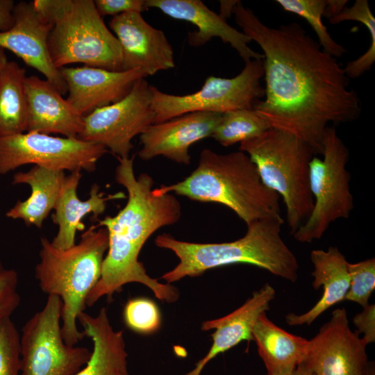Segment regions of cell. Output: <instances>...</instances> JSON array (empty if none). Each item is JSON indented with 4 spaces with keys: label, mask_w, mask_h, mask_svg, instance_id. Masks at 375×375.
Listing matches in <instances>:
<instances>
[{
    "label": "cell",
    "mask_w": 375,
    "mask_h": 375,
    "mask_svg": "<svg viewBox=\"0 0 375 375\" xmlns=\"http://www.w3.org/2000/svg\"><path fill=\"white\" fill-rule=\"evenodd\" d=\"M61 317L60 298L49 295L44 307L24 325L20 375H75L87 364L91 351L65 342Z\"/></svg>",
    "instance_id": "obj_10"
},
{
    "label": "cell",
    "mask_w": 375,
    "mask_h": 375,
    "mask_svg": "<svg viewBox=\"0 0 375 375\" xmlns=\"http://www.w3.org/2000/svg\"><path fill=\"white\" fill-rule=\"evenodd\" d=\"M349 288L344 300L357 303L362 308L375 290V259H366L356 263H348Z\"/></svg>",
    "instance_id": "obj_31"
},
{
    "label": "cell",
    "mask_w": 375,
    "mask_h": 375,
    "mask_svg": "<svg viewBox=\"0 0 375 375\" xmlns=\"http://www.w3.org/2000/svg\"><path fill=\"white\" fill-rule=\"evenodd\" d=\"M20 336L10 317L0 319V375H19Z\"/></svg>",
    "instance_id": "obj_32"
},
{
    "label": "cell",
    "mask_w": 375,
    "mask_h": 375,
    "mask_svg": "<svg viewBox=\"0 0 375 375\" xmlns=\"http://www.w3.org/2000/svg\"><path fill=\"white\" fill-rule=\"evenodd\" d=\"M289 375H314V374L303 363H301Z\"/></svg>",
    "instance_id": "obj_40"
},
{
    "label": "cell",
    "mask_w": 375,
    "mask_h": 375,
    "mask_svg": "<svg viewBox=\"0 0 375 375\" xmlns=\"http://www.w3.org/2000/svg\"><path fill=\"white\" fill-rule=\"evenodd\" d=\"M108 248L107 230L96 225H91L78 243L66 249L54 247L45 237L40 238L35 276L43 292L62 301L61 329L67 344L76 345L85 336L78 328V317L101 278Z\"/></svg>",
    "instance_id": "obj_5"
},
{
    "label": "cell",
    "mask_w": 375,
    "mask_h": 375,
    "mask_svg": "<svg viewBox=\"0 0 375 375\" xmlns=\"http://www.w3.org/2000/svg\"><path fill=\"white\" fill-rule=\"evenodd\" d=\"M78 322L93 349L87 364L75 375H131L123 331L114 329L106 309L101 308L94 316L84 311Z\"/></svg>",
    "instance_id": "obj_22"
},
{
    "label": "cell",
    "mask_w": 375,
    "mask_h": 375,
    "mask_svg": "<svg viewBox=\"0 0 375 375\" xmlns=\"http://www.w3.org/2000/svg\"><path fill=\"white\" fill-rule=\"evenodd\" d=\"M69 0H35L33 8L40 17L53 26L56 20L66 8Z\"/></svg>",
    "instance_id": "obj_36"
},
{
    "label": "cell",
    "mask_w": 375,
    "mask_h": 375,
    "mask_svg": "<svg viewBox=\"0 0 375 375\" xmlns=\"http://www.w3.org/2000/svg\"><path fill=\"white\" fill-rule=\"evenodd\" d=\"M13 16V26L0 32V47L12 51L28 66L42 74L62 95L65 94V81L49 51L48 40L53 26L40 17L32 1L15 3Z\"/></svg>",
    "instance_id": "obj_16"
},
{
    "label": "cell",
    "mask_w": 375,
    "mask_h": 375,
    "mask_svg": "<svg viewBox=\"0 0 375 375\" xmlns=\"http://www.w3.org/2000/svg\"><path fill=\"white\" fill-rule=\"evenodd\" d=\"M233 14L263 52L265 99L253 108L270 128L297 136L322 154L329 124L351 122L361 113L344 67L297 22L268 26L240 1Z\"/></svg>",
    "instance_id": "obj_1"
},
{
    "label": "cell",
    "mask_w": 375,
    "mask_h": 375,
    "mask_svg": "<svg viewBox=\"0 0 375 375\" xmlns=\"http://www.w3.org/2000/svg\"><path fill=\"white\" fill-rule=\"evenodd\" d=\"M269 128L253 108L238 109L222 114L211 137L221 145L228 147L257 138Z\"/></svg>",
    "instance_id": "obj_27"
},
{
    "label": "cell",
    "mask_w": 375,
    "mask_h": 375,
    "mask_svg": "<svg viewBox=\"0 0 375 375\" xmlns=\"http://www.w3.org/2000/svg\"><path fill=\"white\" fill-rule=\"evenodd\" d=\"M15 6L12 0H0V32L6 31L13 26Z\"/></svg>",
    "instance_id": "obj_37"
},
{
    "label": "cell",
    "mask_w": 375,
    "mask_h": 375,
    "mask_svg": "<svg viewBox=\"0 0 375 375\" xmlns=\"http://www.w3.org/2000/svg\"><path fill=\"white\" fill-rule=\"evenodd\" d=\"M283 219H265L247 225L246 234L232 242L195 243L179 240L170 234L156 237L157 247L172 251L179 262L161 279L172 284L185 277H197L207 270L233 264H248L294 283L299 263L281 238Z\"/></svg>",
    "instance_id": "obj_3"
},
{
    "label": "cell",
    "mask_w": 375,
    "mask_h": 375,
    "mask_svg": "<svg viewBox=\"0 0 375 375\" xmlns=\"http://www.w3.org/2000/svg\"><path fill=\"white\" fill-rule=\"evenodd\" d=\"M96 9L101 16L112 17L128 12H142L147 10L144 0H96Z\"/></svg>",
    "instance_id": "obj_34"
},
{
    "label": "cell",
    "mask_w": 375,
    "mask_h": 375,
    "mask_svg": "<svg viewBox=\"0 0 375 375\" xmlns=\"http://www.w3.org/2000/svg\"><path fill=\"white\" fill-rule=\"evenodd\" d=\"M59 69L67 85V101L83 117L120 101L138 79L146 77L140 70L116 72L88 66Z\"/></svg>",
    "instance_id": "obj_17"
},
{
    "label": "cell",
    "mask_w": 375,
    "mask_h": 375,
    "mask_svg": "<svg viewBox=\"0 0 375 375\" xmlns=\"http://www.w3.org/2000/svg\"><path fill=\"white\" fill-rule=\"evenodd\" d=\"M17 285V272L5 268L0 262V319L10 317L19 306L20 297Z\"/></svg>",
    "instance_id": "obj_33"
},
{
    "label": "cell",
    "mask_w": 375,
    "mask_h": 375,
    "mask_svg": "<svg viewBox=\"0 0 375 375\" xmlns=\"http://www.w3.org/2000/svg\"><path fill=\"white\" fill-rule=\"evenodd\" d=\"M347 0H327V4L326 7L324 15L328 19L338 15L342 9L346 7Z\"/></svg>",
    "instance_id": "obj_38"
},
{
    "label": "cell",
    "mask_w": 375,
    "mask_h": 375,
    "mask_svg": "<svg viewBox=\"0 0 375 375\" xmlns=\"http://www.w3.org/2000/svg\"><path fill=\"white\" fill-rule=\"evenodd\" d=\"M310 260L314 267L312 285L315 290L322 287L323 293L306 312L287 315L285 322L290 326L310 325L326 310L344 301L349 288V262L337 247H330L326 251L314 249Z\"/></svg>",
    "instance_id": "obj_23"
},
{
    "label": "cell",
    "mask_w": 375,
    "mask_h": 375,
    "mask_svg": "<svg viewBox=\"0 0 375 375\" xmlns=\"http://www.w3.org/2000/svg\"><path fill=\"white\" fill-rule=\"evenodd\" d=\"M151 98V85L145 78L138 79L120 101L84 116L78 138L101 144L117 158H128L133 139L154 124Z\"/></svg>",
    "instance_id": "obj_12"
},
{
    "label": "cell",
    "mask_w": 375,
    "mask_h": 375,
    "mask_svg": "<svg viewBox=\"0 0 375 375\" xmlns=\"http://www.w3.org/2000/svg\"><path fill=\"white\" fill-rule=\"evenodd\" d=\"M239 1L231 0L226 1L222 0L219 1L220 9H219V16L226 20V18L230 17L233 14V9Z\"/></svg>",
    "instance_id": "obj_39"
},
{
    "label": "cell",
    "mask_w": 375,
    "mask_h": 375,
    "mask_svg": "<svg viewBox=\"0 0 375 375\" xmlns=\"http://www.w3.org/2000/svg\"><path fill=\"white\" fill-rule=\"evenodd\" d=\"M363 375H375V368L374 362H369L367 368Z\"/></svg>",
    "instance_id": "obj_42"
},
{
    "label": "cell",
    "mask_w": 375,
    "mask_h": 375,
    "mask_svg": "<svg viewBox=\"0 0 375 375\" xmlns=\"http://www.w3.org/2000/svg\"><path fill=\"white\" fill-rule=\"evenodd\" d=\"M263 76V59H253L246 62L235 76L226 78L210 76L199 90L189 94H168L151 85L154 124L189 112L223 114L253 108L254 103L265 97V88L260 83Z\"/></svg>",
    "instance_id": "obj_9"
},
{
    "label": "cell",
    "mask_w": 375,
    "mask_h": 375,
    "mask_svg": "<svg viewBox=\"0 0 375 375\" xmlns=\"http://www.w3.org/2000/svg\"><path fill=\"white\" fill-rule=\"evenodd\" d=\"M259 356L267 370L265 375H289L307 353L309 340L288 333L262 314L253 329Z\"/></svg>",
    "instance_id": "obj_24"
},
{
    "label": "cell",
    "mask_w": 375,
    "mask_h": 375,
    "mask_svg": "<svg viewBox=\"0 0 375 375\" xmlns=\"http://www.w3.org/2000/svg\"><path fill=\"white\" fill-rule=\"evenodd\" d=\"M24 86L28 107L26 132L78 138L83 129V116L62 97L53 84L30 76H26Z\"/></svg>",
    "instance_id": "obj_19"
},
{
    "label": "cell",
    "mask_w": 375,
    "mask_h": 375,
    "mask_svg": "<svg viewBox=\"0 0 375 375\" xmlns=\"http://www.w3.org/2000/svg\"><path fill=\"white\" fill-rule=\"evenodd\" d=\"M367 346L350 328L346 309L336 308L309 340L301 363L314 375H363L369 365Z\"/></svg>",
    "instance_id": "obj_13"
},
{
    "label": "cell",
    "mask_w": 375,
    "mask_h": 375,
    "mask_svg": "<svg viewBox=\"0 0 375 375\" xmlns=\"http://www.w3.org/2000/svg\"><path fill=\"white\" fill-rule=\"evenodd\" d=\"M362 308V312L353 317L352 322L356 331L363 334L362 338L369 344L375 342V305L368 304Z\"/></svg>",
    "instance_id": "obj_35"
},
{
    "label": "cell",
    "mask_w": 375,
    "mask_h": 375,
    "mask_svg": "<svg viewBox=\"0 0 375 375\" xmlns=\"http://www.w3.org/2000/svg\"><path fill=\"white\" fill-rule=\"evenodd\" d=\"M153 192H174L194 201L224 205L247 225L265 219H283L279 195L262 183L256 165L242 151L220 154L204 149L197 167L188 177Z\"/></svg>",
    "instance_id": "obj_4"
},
{
    "label": "cell",
    "mask_w": 375,
    "mask_h": 375,
    "mask_svg": "<svg viewBox=\"0 0 375 375\" xmlns=\"http://www.w3.org/2000/svg\"><path fill=\"white\" fill-rule=\"evenodd\" d=\"M81 176L78 171L65 176L54 207L51 218L58 229L51 242L57 249H66L75 244L77 232L85 229L82 222L85 216L93 214L97 217L105 212L108 201L125 197L123 192L106 195L94 183L91 186L89 198L82 201L77 195Z\"/></svg>",
    "instance_id": "obj_21"
},
{
    "label": "cell",
    "mask_w": 375,
    "mask_h": 375,
    "mask_svg": "<svg viewBox=\"0 0 375 375\" xmlns=\"http://www.w3.org/2000/svg\"><path fill=\"white\" fill-rule=\"evenodd\" d=\"M26 69L8 61L0 74V138L26 132Z\"/></svg>",
    "instance_id": "obj_26"
},
{
    "label": "cell",
    "mask_w": 375,
    "mask_h": 375,
    "mask_svg": "<svg viewBox=\"0 0 375 375\" xmlns=\"http://www.w3.org/2000/svg\"><path fill=\"white\" fill-rule=\"evenodd\" d=\"M8 61L5 49L0 47V74Z\"/></svg>",
    "instance_id": "obj_41"
},
{
    "label": "cell",
    "mask_w": 375,
    "mask_h": 375,
    "mask_svg": "<svg viewBox=\"0 0 375 375\" xmlns=\"http://www.w3.org/2000/svg\"><path fill=\"white\" fill-rule=\"evenodd\" d=\"M276 291L266 283L254 292L241 306L224 317L205 321L201 330H215L211 335L212 343L206 356L195 367L184 375H201L205 366L220 353L228 351L242 341L253 340V329L259 317L269 310Z\"/></svg>",
    "instance_id": "obj_20"
},
{
    "label": "cell",
    "mask_w": 375,
    "mask_h": 375,
    "mask_svg": "<svg viewBox=\"0 0 375 375\" xmlns=\"http://www.w3.org/2000/svg\"><path fill=\"white\" fill-rule=\"evenodd\" d=\"M109 26L121 46L123 71L140 70L148 76L175 67L174 51L165 33L141 12L114 16Z\"/></svg>",
    "instance_id": "obj_14"
},
{
    "label": "cell",
    "mask_w": 375,
    "mask_h": 375,
    "mask_svg": "<svg viewBox=\"0 0 375 375\" xmlns=\"http://www.w3.org/2000/svg\"><path fill=\"white\" fill-rule=\"evenodd\" d=\"M221 117L222 114L217 112H194L153 124L140 135L138 156L149 160L162 156L188 165L191 145L211 137Z\"/></svg>",
    "instance_id": "obj_15"
},
{
    "label": "cell",
    "mask_w": 375,
    "mask_h": 375,
    "mask_svg": "<svg viewBox=\"0 0 375 375\" xmlns=\"http://www.w3.org/2000/svg\"><path fill=\"white\" fill-rule=\"evenodd\" d=\"M332 24L344 21H357L367 28L371 43L365 53L349 62L344 67L348 78H358L369 70L375 61V18L367 0H356L351 7H344L338 15L328 19Z\"/></svg>",
    "instance_id": "obj_28"
},
{
    "label": "cell",
    "mask_w": 375,
    "mask_h": 375,
    "mask_svg": "<svg viewBox=\"0 0 375 375\" xmlns=\"http://www.w3.org/2000/svg\"><path fill=\"white\" fill-rule=\"evenodd\" d=\"M117 159L115 178L126 189L127 202L116 215L97 219L96 226L108 231V248L101 278L88 294L86 307L94 306L103 297L110 299L131 283L144 285L159 300L174 303L179 297L178 289L149 276L138 257L153 233L179 220L181 206L171 193L156 194L153 181L149 174L143 173L136 177L133 157Z\"/></svg>",
    "instance_id": "obj_2"
},
{
    "label": "cell",
    "mask_w": 375,
    "mask_h": 375,
    "mask_svg": "<svg viewBox=\"0 0 375 375\" xmlns=\"http://www.w3.org/2000/svg\"><path fill=\"white\" fill-rule=\"evenodd\" d=\"M240 144V151L254 163L262 183L282 197L293 235L313 208L309 182L313 150L297 136L273 128Z\"/></svg>",
    "instance_id": "obj_6"
},
{
    "label": "cell",
    "mask_w": 375,
    "mask_h": 375,
    "mask_svg": "<svg viewBox=\"0 0 375 375\" xmlns=\"http://www.w3.org/2000/svg\"><path fill=\"white\" fill-rule=\"evenodd\" d=\"M322 154V159L313 157L309 165L314 204L307 219L293 234L300 242L320 239L332 222L349 217L353 208L351 176L346 167L349 150L333 126L325 130Z\"/></svg>",
    "instance_id": "obj_8"
},
{
    "label": "cell",
    "mask_w": 375,
    "mask_h": 375,
    "mask_svg": "<svg viewBox=\"0 0 375 375\" xmlns=\"http://www.w3.org/2000/svg\"><path fill=\"white\" fill-rule=\"evenodd\" d=\"M107 152L103 146L78 138L25 132L0 138V174L26 165L62 172H92Z\"/></svg>",
    "instance_id": "obj_11"
},
{
    "label": "cell",
    "mask_w": 375,
    "mask_h": 375,
    "mask_svg": "<svg viewBox=\"0 0 375 375\" xmlns=\"http://www.w3.org/2000/svg\"><path fill=\"white\" fill-rule=\"evenodd\" d=\"M48 47L58 69L83 63L109 71H123L119 42L92 0H69L53 24Z\"/></svg>",
    "instance_id": "obj_7"
},
{
    "label": "cell",
    "mask_w": 375,
    "mask_h": 375,
    "mask_svg": "<svg viewBox=\"0 0 375 375\" xmlns=\"http://www.w3.org/2000/svg\"><path fill=\"white\" fill-rule=\"evenodd\" d=\"M147 9L154 8L176 19L192 23L197 30L188 33V43L193 47L206 44L213 38L229 44L244 60L263 59L262 53L249 46L251 39L229 25L219 14L200 0H145Z\"/></svg>",
    "instance_id": "obj_18"
},
{
    "label": "cell",
    "mask_w": 375,
    "mask_h": 375,
    "mask_svg": "<svg viewBox=\"0 0 375 375\" xmlns=\"http://www.w3.org/2000/svg\"><path fill=\"white\" fill-rule=\"evenodd\" d=\"M282 8L305 19L315 31L322 49L335 58L341 57L346 52L342 45L336 42L322 23L327 0H276Z\"/></svg>",
    "instance_id": "obj_29"
},
{
    "label": "cell",
    "mask_w": 375,
    "mask_h": 375,
    "mask_svg": "<svg viewBox=\"0 0 375 375\" xmlns=\"http://www.w3.org/2000/svg\"><path fill=\"white\" fill-rule=\"evenodd\" d=\"M65 176V172L36 165L27 172L15 173L12 184H26L31 192L26 200L18 201L6 212V216L22 219L26 226L41 228L54 209Z\"/></svg>",
    "instance_id": "obj_25"
},
{
    "label": "cell",
    "mask_w": 375,
    "mask_h": 375,
    "mask_svg": "<svg viewBox=\"0 0 375 375\" xmlns=\"http://www.w3.org/2000/svg\"><path fill=\"white\" fill-rule=\"evenodd\" d=\"M123 317L128 328L140 334L153 333L161 325L158 306L151 299L144 297L129 299L124 306Z\"/></svg>",
    "instance_id": "obj_30"
}]
</instances>
